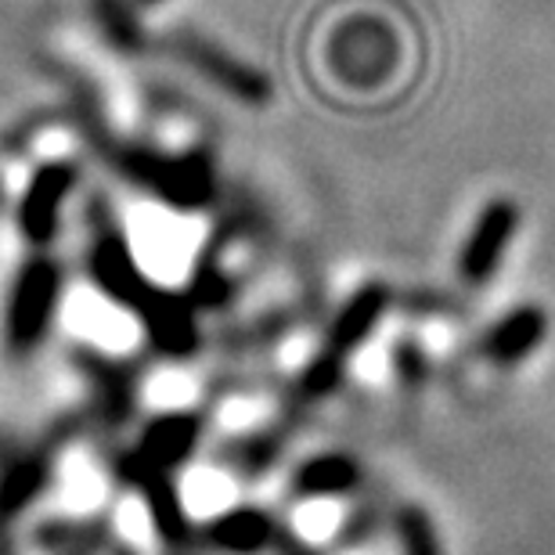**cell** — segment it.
<instances>
[{
    "instance_id": "6da1fadb",
    "label": "cell",
    "mask_w": 555,
    "mask_h": 555,
    "mask_svg": "<svg viewBox=\"0 0 555 555\" xmlns=\"http://www.w3.org/2000/svg\"><path fill=\"white\" fill-rule=\"evenodd\" d=\"M386 304H390L386 285L372 282V285H364L347 307H343V314L336 318V325H332V332H328V347L318 353L314 364H310L307 375H304V390L310 397H325L328 390H336L343 364H347L350 353L369 339V332L379 325Z\"/></svg>"
},
{
    "instance_id": "7a4b0ae2",
    "label": "cell",
    "mask_w": 555,
    "mask_h": 555,
    "mask_svg": "<svg viewBox=\"0 0 555 555\" xmlns=\"http://www.w3.org/2000/svg\"><path fill=\"white\" fill-rule=\"evenodd\" d=\"M59 304V268L51 260H33L26 271L18 274V285L11 293L8 307V343L11 350L37 347L48 321Z\"/></svg>"
},
{
    "instance_id": "3957f363",
    "label": "cell",
    "mask_w": 555,
    "mask_h": 555,
    "mask_svg": "<svg viewBox=\"0 0 555 555\" xmlns=\"http://www.w3.org/2000/svg\"><path fill=\"white\" fill-rule=\"evenodd\" d=\"M516 228H519L516 203H508V198H494V203L480 214V220H476L473 235H469V242H465V249H462L459 271H462L465 282L480 285L498 271L502 253L508 249V242H513Z\"/></svg>"
},
{
    "instance_id": "277c9868",
    "label": "cell",
    "mask_w": 555,
    "mask_h": 555,
    "mask_svg": "<svg viewBox=\"0 0 555 555\" xmlns=\"http://www.w3.org/2000/svg\"><path fill=\"white\" fill-rule=\"evenodd\" d=\"M548 332V314L541 307H516L483 336V353L498 364H516L530 358Z\"/></svg>"
},
{
    "instance_id": "5b68a950",
    "label": "cell",
    "mask_w": 555,
    "mask_h": 555,
    "mask_svg": "<svg viewBox=\"0 0 555 555\" xmlns=\"http://www.w3.org/2000/svg\"><path fill=\"white\" fill-rule=\"evenodd\" d=\"M138 310H141V321H144V328H149L152 343L163 353L184 358V353H192L198 347L195 314H192V307L181 304V299L152 293Z\"/></svg>"
},
{
    "instance_id": "8992f818",
    "label": "cell",
    "mask_w": 555,
    "mask_h": 555,
    "mask_svg": "<svg viewBox=\"0 0 555 555\" xmlns=\"http://www.w3.org/2000/svg\"><path fill=\"white\" fill-rule=\"evenodd\" d=\"M73 188V166H43L37 181L29 184V195L22 203V231L33 242H48L59 228V206Z\"/></svg>"
},
{
    "instance_id": "52a82bcc",
    "label": "cell",
    "mask_w": 555,
    "mask_h": 555,
    "mask_svg": "<svg viewBox=\"0 0 555 555\" xmlns=\"http://www.w3.org/2000/svg\"><path fill=\"white\" fill-rule=\"evenodd\" d=\"M91 271L98 278V285H102L113 299H119V304H127V307H141L144 299L152 296V288H149V282H144V274L138 271V263L130 260L127 246L116 235H105L94 246Z\"/></svg>"
},
{
    "instance_id": "ba28073f",
    "label": "cell",
    "mask_w": 555,
    "mask_h": 555,
    "mask_svg": "<svg viewBox=\"0 0 555 555\" xmlns=\"http://www.w3.org/2000/svg\"><path fill=\"white\" fill-rule=\"evenodd\" d=\"M198 440V422L192 415H166L155 418L141 437L138 448V462L144 469H173L181 465L188 454H192Z\"/></svg>"
},
{
    "instance_id": "9c48e42d",
    "label": "cell",
    "mask_w": 555,
    "mask_h": 555,
    "mask_svg": "<svg viewBox=\"0 0 555 555\" xmlns=\"http://www.w3.org/2000/svg\"><path fill=\"white\" fill-rule=\"evenodd\" d=\"M274 534L271 519L260 513V508H235V513L220 516L214 527H209V541L224 552L235 555H253L260 548H268V541Z\"/></svg>"
},
{
    "instance_id": "30bf717a",
    "label": "cell",
    "mask_w": 555,
    "mask_h": 555,
    "mask_svg": "<svg viewBox=\"0 0 555 555\" xmlns=\"http://www.w3.org/2000/svg\"><path fill=\"white\" fill-rule=\"evenodd\" d=\"M361 480V469L350 454H321L310 459L304 469L296 473V491L307 498H336L353 491Z\"/></svg>"
},
{
    "instance_id": "8fae6325",
    "label": "cell",
    "mask_w": 555,
    "mask_h": 555,
    "mask_svg": "<svg viewBox=\"0 0 555 555\" xmlns=\"http://www.w3.org/2000/svg\"><path fill=\"white\" fill-rule=\"evenodd\" d=\"M184 51H188V59L198 65V69H206L220 87H228V91L249 98V102H260V98H268V83H263L257 73H249L246 65L231 62L228 54L214 51L209 43L184 40Z\"/></svg>"
},
{
    "instance_id": "7c38bea8",
    "label": "cell",
    "mask_w": 555,
    "mask_h": 555,
    "mask_svg": "<svg viewBox=\"0 0 555 555\" xmlns=\"http://www.w3.org/2000/svg\"><path fill=\"white\" fill-rule=\"evenodd\" d=\"M141 491L144 498H149L152 505V516H155V527L163 530L166 541H173V545H181V541L188 538V519H184V508H181V498H177V491L170 487V480H166L163 469H144L141 465Z\"/></svg>"
},
{
    "instance_id": "4fadbf2b",
    "label": "cell",
    "mask_w": 555,
    "mask_h": 555,
    "mask_svg": "<svg viewBox=\"0 0 555 555\" xmlns=\"http://www.w3.org/2000/svg\"><path fill=\"white\" fill-rule=\"evenodd\" d=\"M141 181L163 192L170 203H203L206 198V173L188 170V166H166V163H141Z\"/></svg>"
},
{
    "instance_id": "5bb4252c",
    "label": "cell",
    "mask_w": 555,
    "mask_h": 555,
    "mask_svg": "<svg viewBox=\"0 0 555 555\" xmlns=\"http://www.w3.org/2000/svg\"><path fill=\"white\" fill-rule=\"evenodd\" d=\"M43 483H48V465L40 459L18 462L15 469L4 476V483H0V513L4 516L22 513V508L43 491Z\"/></svg>"
},
{
    "instance_id": "9a60e30c",
    "label": "cell",
    "mask_w": 555,
    "mask_h": 555,
    "mask_svg": "<svg viewBox=\"0 0 555 555\" xmlns=\"http://www.w3.org/2000/svg\"><path fill=\"white\" fill-rule=\"evenodd\" d=\"M401 541L404 555H440L437 530H433L429 516L422 508H404L401 513Z\"/></svg>"
},
{
    "instance_id": "2e32d148",
    "label": "cell",
    "mask_w": 555,
    "mask_h": 555,
    "mask_svg": "<svg viewBox=\"0 0 555 555\" xmlns=\"http://www.w3.org/2000/svg\"><path fill=\"white\" fill-rule=\"evenodd\" d=\"M293 555H314V552H307V548H293Z\"/></svg>"
},
{
    "instance_id": "e0dca14e",
    "label": "cell",
    "mask_w": 555,
    "mask_h": 555,
    "mask_svg": "<svg viewBox=\"0 0 555 555\" xmlns=\"http://www.w3.org/2000/svg\"><path fill=\"white\" fill-rule=\"evenodd\" d=\"M141 4H155V0H141Z\"/></svg>"
}]
</instances>
